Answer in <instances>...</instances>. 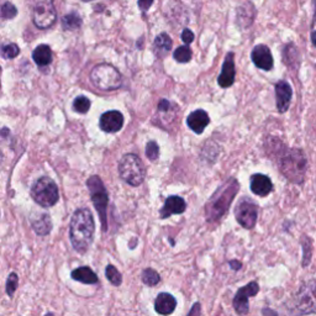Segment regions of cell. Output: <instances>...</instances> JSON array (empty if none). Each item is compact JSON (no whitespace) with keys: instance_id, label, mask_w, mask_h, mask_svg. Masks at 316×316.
<instances>
[{"instance_id":"cell-1","label":"cell","mask_w":316,"mask_h":316,"mask_svg":"<svg viewBox=\"0 0 316 316\" xmlns=\"http://www.w3.org/2000/svg\"><path fill=\"white\" fill-rule=\"evenodd\" d=\"M95 224L89 209L82 207L75 210L69 224V237L72 246L79 253H86L93 244Z\"/></svg>"},{"instance_id":"cell-2","label":"cell","mask_w":316,"mask_h":316,"mask_svg":"<svg viewBox=\"0 0 316 316\" xmlns=\"http://www.w3.org/2000/svg\"><path fill=\"white\" fill-rule=\"evenodd\" d=\"M237 192H239V183L236 179H230L216 190L205 206L206 220L210 222L220 220L229 210Z\"/></svg>"},{"instance_id":"cell-3","label":"cell","mask_w":316,"mask_h":316,"mask_svg":"<svg viewBox=\"0 0 316 316\" xmlns=\"http://www.w3.org/2000/svg\"><path fill=\"white\" fill-rule=\"evenodd\" d=\"M306 158L303 151L298 148L288 150L279 161L280 172L293 183H303L306 172Z\"/></svg>"},{"instance_id":"cell-4","label":"cell","mask_w":316,"mask_h":316,"mask_svg":"<svg viewBox=\"0 0 316 316\" xmlns=\"http://www.w3.org/2000/svg\"><path fill=\"white\" fill-rule=\"evenodd\" d=\"M90 81L93 86L101 90L119 89L122 84L121 73L115 67L108 63L95 66L90 72Z\"/></svg>"},{"instance_id":"cell-5","label":"cell","mask_w":316,"mask_h":316,"mask_svg":"<svg viewBox=\"0 0 316 316\" xmlns=\"http://www.w3.org/2000/svg\"><path fill=\"white\" fill-rule=\"evenodd\" d=\"M120 177L127 184L137 187L142 184L146 175V169L142 161L134 153L125 154L119 162Z\"/></svg>"},{"instance_id":"cell-6","label":"cell","mask_w":316,"mask_h":316,"mask_svg":"<svg viewBox=\"0 0 316 316\" xmlns=\"http://www.w3.org/2000/svg\"><path fill=\"white\" fill-rule=\"evenodd\" d=\"M31 195L34 200L42 207L54 206L60 199L57 184L48 177H42L35 182L31 188Z\"/></svg>"},{"instance_id":"cell-7","label":"cell","mask_w":316,"mask_h":316,"mask_svg":"<svg viewBox=\"0 0 316 316\" xmlns=\"http://www.w3.org/2000/svg\"><path fill=\"white\" fill-rule=\"evenodd\" d=\"M87 186L88 189H89L93 204H94L96 212H98L99 216H100L101 219L103 230L107 231V207L108 203H109V197H108V192L107 189H105L103 180H101L100 177H98V175H93L92 178L88 179Z\"/></svg>"},{"instance_id":"cell-8","label":"cell","mask_w":316,"mask_h":316,"mask_svg":"<svg viewBox=\"0 0 316 316\" xmlns=\"http://www.w3.org/2000/svg\"><path fill=\"white\" fill-rule=\"evenodd\" d=\"M295 308L301 314L316 312V280L311 279L303 283L298 292L294 303Z\"/></svg>"},{"instance_id":"cell-9","label":"cell","mask_w":316,"mask_h":316,"mask_svg":"<svg viewBox=\"0 0 316 316\" xmlns=\"http://www.w3.org/2000/svg\"><path fill=\"white\" fill-rule=\"evenodd\" d=\"M57 19L52 0H35L32 8V20L39 29H48Z\"/></svg>"},{"instance_id":"cell-10","label":"cell","mask_w":316,"mask_h":316,"mask_svg":"<svg viewBox=\"0 0 316 316\" xmlns=\"http://www.w3.org/2000/svg\"><path fill=\"white\" fill-rule=\"evenodd\" d=\"M236 220L245 229H253L257 222V216H258V209L257 205L250 199L244 198L239 204L235 210Z\"/></svg>"},{"instance_id":"cell-11","label":"cell","mask_w":316,"mask_h":316,"mask_svg":"<svg viewBox=\"0 0 316 316\" xmlns=\"http://www.w3.org/2000/svg\"><path fill=\"white\" fill-rule=\"evenodd\" d=\"M259 292L258 283L251 282L247 285L242 286L236 293V297L233 298V309L236 310L237 314H247L248 312V299L251 297H254Z\"/></svg>"},{"instance_id":"cell-12","label":"cell","mask_w":316,"mask_h":316,"mask_svg":"<svg viewBox=\"0 0 316 316\" xmlns=\"http://www.w3.org/2000/svg\"><path fill=\"white\" fill-rule=\"evenodd\" d=\"M99 125L105 133H118L124 126V115L118 110L107 111L100 116Z\"/></svg>"},{"instance_id":"cell-13","label":"cell","mask_w":316,"mask_h":316,"mask_svg":"<svg viewBox=\"0 0 316 316\" xmlns=\"http://www.w3.org/2000/svg\"><path fill=\"white\" fill-rule=\"evenodd\" d=\"M253 63L256 64V67H258L259 69L263 71H271L273 68V57H272L271 49L265 45H258L253 48L252 55Z\"/></svg>"},{"instance_id":"cell-14","label":"cell","mask_w":316,"mask_h":316,"mask_svg":"<svg viewBox=\"0 0 316 316\" xmlns=\"http://www.w3.org/2000/svg\"><path fill=\"white\" fill-rule=\"evenodd\" d=\"M292 87L285 81L278 82L276 86V96H277V108L279 113H285L289 109L292 100Z\"/></svg>"},{"instance_id":"cell-15","label":"cell","mask_w":316,"mask_h":316,"mask_svg":"<svg viewBox=\"0 0 316 316\" xmlns=\"http://www.w3.org/2000/svg\"><path fill=\"white\" fill-rule=\"evenodd\" d=\"M187 209V203L183 198L178 195H172L167 198L165 205L161 209V219H167L175 214H183Z\"/></svg>"},{"instance_id":"cell-16","label":"cell","mask_w":316,"mask_h":316,"mask_svg":"<svg viewBox=\"0 0 316 316\" xmlns=\"http://www.w3.org/2000/svg\"><path fill=\"white\" fill-rule=\"evenodd\" d=\"M235 62H233V54H229L225 58L224 66H222L221 73L219 75V86L222 88H229L235 82Z\"/></svg>"},{"instance_id":"cell-17","label":"cell","mask_w":316,"mask_h":316,"mask_svg":"<svg viewBox=\"0 0 316 316\" xmlns=\"http://www.w3.org/2000/svg\"><path fill=\"white\" fill-rule=\"evenodd\" d=\"M251 190L253 194L258 195V197H267L273 190V184L267 175L259 173L253 174L251 177Z\"/></svg>"},{"instance_id":"cell-18","label":"cell","mask_w":316,"mask_h":316,"mask_svg":"<svg viewBox=\"0 0 316 316\" xmlns=\"http://www.w3.org/2000/svg\"><path fill=\"white\" fill-rule=\"evenodd\" d=\"M210 118L207 115L206 111L204 110H195L192 114H189L188 119H187V125L192 131H194L195 134H201L205 127L209 125Z\"/></svg>"},{"instance_id":"cell-19","label":"cell","mask_w":316,"mask_h":316,"mask_svg":"<svg viewBox=\"0 0 316 316\" xmlns=\"http://www.w3.org/2000/svg\"><path fill=\"white\" fill-rule=\"evenodd\" d=\"M177 306V300L173 295L168 293H161L158 294L154 301V310L161 315H169L175 310Z\"/></svg>"},{"instance_id":"cell-20","label":"cell","mask_w":316,"mask_h":316,"mask_svg":"<svg viewBox=\"0 0 316 316\" xmlns=\"http://www.w3.org/2000/svg\"><path fill=\"white\" fill-rule=\"evenodd\" d=\"M32 58L39 67H46L52 62V51L47 45H40L32 52Z\"/></svg>"},{"instance_id":"cell-21","label":"cell","mask_w":316,"mask_h":316,"mask_svg":"<svg viewBox=\"0 0 316 316\" xmlns=\"http://www.w3.org/2000/svg\"><path fill=\"white\" fill-rule=\"evenodd\" d=\"M72 278L84 284H96L98 277L89 267H79L72 272Z\"/></svg>"},{"instance_id":"cell-22","label":"cell","mask_w":316,"mask_h":316,"mask_svg":"<svg viewBox=\"0 0 316 316\" xmlns=\"http://www.w3.org/2000/svg\"><path fill=\"white\" fill-rule=\"evenodd\" d=\"M32 227H34L35 232L40 236H46L51 232L52 230V221L49 215L47 214H42L39 218L32 220Z\"/></svg>"},{"instance_id":"cell-23","label":"cell","mask_w":316,"mask_h":316,"mask_svg":"<svg viewBox=\"0 0 316 316\" xmlns=\"http://www.w3.org/2000/svg\"><path fill=\"white\" fill-rule=\"evenodd\" d=\"M153 48L158 57H165V56L168 54L172 48L171 37H169L167 34H165V32L158 35V36L156 37V40H154Z\"/></svg>"},{"instance_id":"cell-24","label":"cell","mask_w":316,"mask_h":316,"mask_svg":"<svg viewBox=\"0 0 316 316\" xmlns=\"http://www.w3.org/2000/svg\"><path fill=\"white\" fill-rule=\"evenodd\" d=\"M81 24L82 19L77 13L68 14V15H66L62 19L63 29H66V30H75V29H78L79 26H81Z\"/></svg>"},{"instance_id":"cell-25","label":"cell","mask_w":316,"mask_h":316,"mask_svg":"<svg viewBox=\"0 0 316 316\" xmlns=\"http://www.w3.org/2000/svg\"><path fill=\"white\" fill-rule=\"evenodd\" d=\"M193 52L192 49L189 48V46H180L174 51L173 57L177 62L179 63H187L192 60Z\"/></svg>"},{"instance_id":"cell-26","label":"cell","mask_w":316,"mask_h":316,"mask_svg":"<svg viewBox=\"0 0 316 316\" xmlns=\"http://www.w3.org/2000/svg\"><path fill=\"white\" fill-rule=\"evenodd\" d=\"M160 280H161L160 274H158L154 269L147 268L142 272V282L145 283L146 285L153 286V285L158 284Z\"/></svg>"},{"instance_id":"cell-27","label":"cell","mask_w":316,"mask_h":316,"mask_svg":"<svg viewBox=\"0 0 316 316\" xmlns=\"http://www.w3.org/2000/svg\"><path fill=\"white\" fill-rule=\"evenodd\" d=\"M90 107H92V101L84 95L77 96V98L74 99V101H73V108H74V110L81 114H86L87 111L90 109Z\"/></svg>"},{"instance_id":"cell-28","label":"cell","mask_w":316,"mask_h":316,"mask_svg":"<svg viewBox=\"0 0 316 316\" xmlns=\"http://www.w3.org/2000/svg\"><path fill=\"white\" fill-rule=\"evenodd\" d=\"M105 274H107V278L109 279V282L111 284H114L115 286H119L122 283V277L121 273L114 267L113 265H109L105 269Z\"/></svg>"},{"instance_id":"cell-29","label":"cell","mask_w":316,"mask_h":316,"mask_svg":"<svg viewBox=\"0 0 316 316\" xmlns=\"http://www.w3.org/2000/svg\"><path fill=\"white\" fill-rule=\"evenodd\" d=\"M2 54L4 58L11 60V58H15L16 56L20 54V48L17 47V45H15V43H8V45L3 46Z\"/></svg>"},{"instance_id":"cell-30","label":"cell","mask_w":316,"mask_h":316,"mask_svg":"<svg viewBox=\"0 0 316 316\" xmlns=\"http://www.w3.org/2000/svg\"><path fill=\"white\" fill-rule=\"evenodd\" d=\"M146 156L148 160L156 161L158 156H160V147L154 141H150L147 143V147H146Z\"/></svg>"},{"instance_id":"cell-31","label":"cell","mask_w":316,"mask_h":316,"mask_svg":"<svg viewBox=\"0 0 316 316\" xmlns=\"http://www.w3.org/2000/svg\"><path fill=\"white\" fill-rule=\"evenodd\" d=\"M17 283H19V278H17L15 273H11L7 282V294L9 297H13L14 295V293L16 291Z\"/></svg>"},{"instance_id":"cell-32","label":"cell","mask_w":316,"mask_h":316,"mask_svg":"<svg viewBox=\"0 0 316 316\" xmlns=\"http://www.w3.org/2000/svg\"><path fill=\"white\" fill-rule=\"evenodd\" d=\"M17 14L16 8L11 3H5L2 7V15L4 19H13Z\"/></svg>"},{"instance_id":"cell-33","label":"cell","mask_w":316,"mask_h":316,"mask_svg":"<svg viewBox=\"0 0 316 316\" xmlns=\"http://www.w3.org/2000/svg\"><path fill=\"white\" fill-rule=\"evenodd\" d=\"M182 40L184 43L189 45V43H192L193 41H194V34H193L189 29H186V30L182 32Z\"/></svg>"},{"instance_id":"cell-34","label":"cell","mask_w":316,"mask_h":316,"mask_svg":"<svg viewBox=\"0 0 316 316\" xmlns=\"http://www.w3.org/2000/svg\"><path fill=\"white\" fill-rule=\"evenodd\" d=\"M310 241H309V239H304V266H306L309 263V259H310V256L308 254V251L309 250H311V247H310Z\"/></svg>"},{"instance_id":"cell-35","label":"cell","mask_w":316,"mask_h":316,"mask_svg":"<svg viewBox=\"0 0 316 316\" xmlns=\"http://www.w3.org/2000/svg\"><path fill=\"white\" fill-rule=\"evenodd\" d=\"M169 108H171V103H169L167 99H162V100L158 103V110L162 111V113H167V111L169 110Z\"/></svg>"},{"instance_id":"cell-36","label":"cell","mask_w":316,"mask_h":316,"mask_svg":"<svg viewBox=\"0 0 316 316\" xmlns=\"http://www.w3.org/2000/svg\"><path fill=\"white\" fill-rule=\"evenodd\" d=\"M153 2L154 0H139V7L142 11H146L151 8L152 3Z\"/></svg>"},{"instance_id":"cell-37","label":"cell","mask_w":316,"mask_h":316,"mask_svg":"<svg viewBox=\"0 0 316 316\" xmlns=\"http://www.w3.org/2000/svg\"><path fill=\"white\" fill-rule=\"evenodd\" d=\"M230 266H231V268L233 269V271H237V269H240L241 268V262H237V261H231L230 262Z\"/></svg>"},{"instance_id":"cell-38","label":"cell","mask_w":316,"mask_h":316,"mask_svg":"<svg viewBox=\"0 0 316 316\" xmlns=\"http://www.w3.org/2000/svg\"><path fill=\"white\" fill-rule=\"evenodd\" d=\"M311 41H312V43H314V46L316 47V31L312 32V35H311Z\"/></svg>"},{"instance_id":"cell-39","label":"cell","mask_w":316,"mask_h":316,"mask_svg":"<svg viewBox=\"0 0 316 316\" xmlns=\"http://www.w3.org/2000/svg\"><path fill=\"white\" fill-rule=\"evenodd\" d=\"M83 2H92V0H83Z\"/></svg>"},{"instance_id":"cell-40","label":"cell","mask_w":316,"mask_h":316,"mask_svg":"<svg viewBox=\"0 0 316 316\" xmlns=\"http://www.w3.org/2000/svg\"><path fill=\"white\" fill-rule=\"evenodd\" d=\"M314 3H315V7H316V0H314Z\"/></svg>"}]
</instances>
